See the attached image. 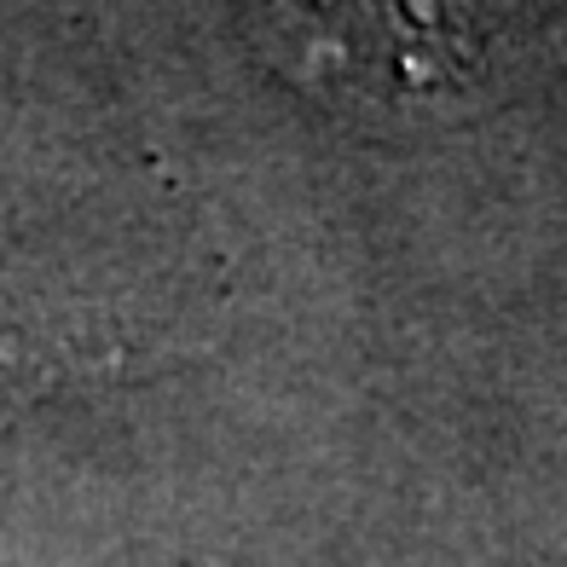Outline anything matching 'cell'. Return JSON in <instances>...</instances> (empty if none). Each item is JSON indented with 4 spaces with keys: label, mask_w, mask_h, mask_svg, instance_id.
Returning a JSON list of instances; mask_svg holds the SVG:
<instances>
[{
    "label": "cell",
    "mask_w": 567,
    "mask_h": 567,
    "mask_svg": "<svg viewBox=\"0 0 567 567\" xmlns=\"http://www.w3.org/2000/svg\"><path fill=\"white\" fill-rule=\"evenodd\" d=\"M267 30L290 75L382 111L452 99L481 75L463 0H267Z\"/></svg>",
    "instance_id": "6da1fadb"
},
{
    "label": "cell",
    "mask_w": 567,
    "mask_h": 567,
    "mask_svg": "<svg viewBox=\"0 0 567 567\" xmlns=\"http://www.w3.org/2000/svg\"><path fill=\"white\" fill-rule=\"evenodd\" d=\"M35 377H41V353L23 348V337H7V330H0V400L23 394Z\"/></svg>",
    "instance_id": "7a4b0ae2"
}]
</instances>
